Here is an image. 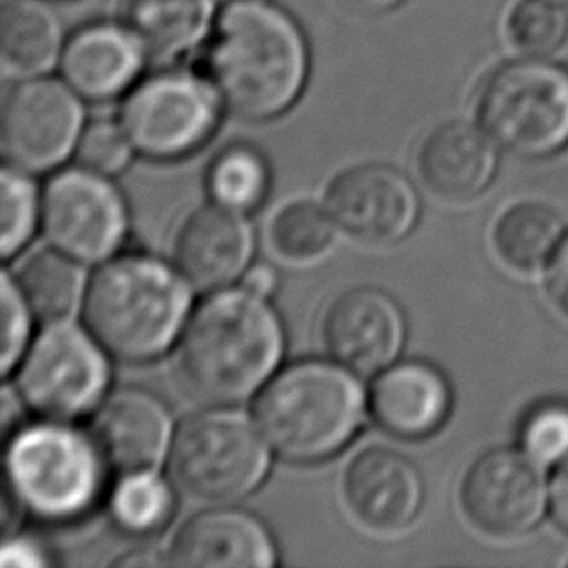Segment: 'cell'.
<instances>
[{"instance_id":"obj_14","label":"cell","mask_w":568,"mask_h":568,"mask_svg":"<svg viewBox=\"0 0 568 568\" xmlns=\"http://www.w3.org/2000/svg\"><path fill=\"white\" fill-rule=\"evenodd\" d=\"M406 324L397 302L373 286L339 293L322 317V344L353 373H377L402 351Z\"/></svg>"},{"instance_id":"obj_40","label":"cell","mask_w":568,"mask_h":568,"mask_svg":"<svg viewBox=\"0 0 568 568\" xmlns=\"http://www.w3.org/2000/svg\"><path fill=\"white\" fill-rule=\"evenodd\" d=\"M555 2H561V4H566V2H568V0H555Z\"/></svg>"},{"instance_id":"obj_32","label":"cell","mask_w":568,"mask_h":568,"mask_svg":"<svg viewBox=\"0 0 568 568\" xmlns=\"http://www.w3.org/2000/svg\"><path fill=\"white\" fill-rule=\"evenodd\" d=\"M131 149L133 144L120 122L115 124L106 120H95L82 129L73 153L80 166L102 175H111L126 166Z\"/></svg>"},{"instance_id":"obj_3","label":"cell","mask_w":568,"mask_h":568,"mask_svg":"<svg viewBox=\"0 0 568 568\" xmlns=\"http://www.w3.org/2000/svg\"><path fill=\"white\" fill-rule=\"evenodd\" d=\"M82 315L106 353L149 362L182 333L191 315L189 282L149 255L111 257L89 277Z\"/></svg>"},{"instance_id":"obj_16","label":"cell","mask_w":568,"mask_h":568,"mask_svg":"<svg viewBox=\"0 0 568 568\" xmlns=\"http://www.w3.org/2000/svg\"><path fill=\"white\" fill-rule=\"evenodd\" d=\"M182 568H266L277 564L271 530L253 513L220 506L186 519L166 548Z\"/></svg>"},{"instance_id":"obj_27","label":"cell","mask_w":568,"mask_h":568,"mask_svg":"<svg viewBox=\"0 0 568 568\" xmlns=\"http://www.w3.org/2000/svg\"><path fill=\"white\" fill-rule=\"evenodd\" d=\"M206 184L213 202L248 213L268 191L266 160L251 146H229L213 160Z\"/></svg>"},{"instance_id":"obj_13","label":"cell","mask_w":568,"mask_h":568,"mask_svg":"<svg viewBox=\"0 0 568 568\" xmlns=\"http://www.w3.org/2000/svg\"><path fill=\"white\" fill-rule=\"evenodd\" d=\"M326 211L348 235L388 244L410 233L419 215V200L402 171L371 162L351 166L331 180Z\"/></svg>"},{"instance_id":"obj_31","label":"cell","mask_w":568,"mask_h":568,"mask_svg":"<svg viewBox=\"0 0 568 568\" xmlns=\"http://www.w3.org/2000/svg\"><path fill=\"white\" fill-rule=\"evenodd\" d=\"M521 448L539 464L568 457V402L548 399L528 410L519 428Z\"/></svg>"},{"instance_id":"obj_20","label":"cell","mask_w":568,"mask_h":568,"mask_svg":"<svg viewBox=\"0 0 568 568\" xmlns=\"http://www.w3.org/2000/svg\"><path fill=\"white\" fill-rule=\"evenodd\" d=\"M493 142L484 126L464 120L444 122L422 140L417 173L439 197L470 200L495 175L497 151Z\"/></svg>"},{"instance_id":"obj_29","label":"cell","mask_w":568,"mask_h":568,"mask_svg":"<svg viewBox=\"0 0 568 568\" xmlns=\"http://www.w3.org/2000/svg\"><path fill=\"white\" fill-rule=\"evenodd\" d=\"M510 44L530 58H546L568 36V13L555 0H519L506 20Z\"/></svg>"},{"instance_id":"obj_21","label":"cell","mask_w":568,"mask_h":568,"mask_svg":"<svg viewBox=\"0 0 568 568\" xmlns=\"http://www.w3.org/2000/svg\"><path fill=\"white\" fill-rule=\"evenodd\" d=\"M142 44L129 27L89 24L73 33L62 51L67 84L89 98L106 100L122 93L140 73Z\"/></svg>"},{"instance_id":"obj_24","label":"cell","mask_w":568,"mask_h":568,"mask_svg":"<svg viewBox=\"0 0 568 568\" xmlns=\"http://www.w3.org/2000/svg\"><path fill=\"white\" fill-rule=\"evenodd\" d=\"M126 27L144 51L169 58L200 40L209 24V0H129Z\"/></svg>"},{"instance_id":"obj_1","label":"cell","mask_w":568,"mask_h":568,"mask_svg":"<svg viewBox=\"0 0 568 568\" xmlns=\"http://www.w3.org/2000/svg\"><path fill=\"white\" fill-rule=\"evenodd\" d=\"M202 71L217 100L235 115L268 120L302 93L308 51L286 11L262 0H237L217 16Z\"/></svg>"},{"instance_id":"obj_11","label":"cell","mask_w":568,"mask_h":568,"mask_svg":"<svg viewBox=\"0 0 568 568\" xmlns=\"http://www.w3.org/2000/svg\"><path fill=\"white\" fill-rule=\"evenodd\" d=\"M69 84L51 78H24L2 102L0 146L7 164L47 171L60 164L82 133V104Z\"/></svg>"},{"instance_id":"obj_18","label":"cell","mask_w":568,"mask_h":568,"mask_svg":"<svg viewBox=\"0 0 568 568\" xmlns=\"http://www.w3.org/2000/svg\"><path fill=\"white\" fill-rule=\"evenodd\" d=\"M91 437L104 462L115 470H149L171 448V417L166 406L151 393L126 388L100 404L93 415Z\"/></svg>"},{"instance_id":"obj_17","label":"cell","mask_w":568,"mask_h":568,"mask_svg":"<svg viewBox=\"0 0 568 568\" xmlns=\"http://www.w3.org/2000/svg\"><path fill=\"white\" fill-rule=\"evenodd\" d=\"M253 231L242 211L217 202L195 209L173 242L175 268L197 288H220L251 266Z\"/></svg>"},{"instance_id":"obj_7","label":"cell","mask_w":568,"mask_h":568,"mask_svg":"<svg viewBox=\"0 0 568 568\" xmlns=\"http://www.w3.org/2000/svg\"><path fill=\"white\" fill-rule=\"evenodd\" d=\"M477 113L504 149L552 155L568 146V69L530 55L508 62L484 82Z\"/></svg>"},{"instance_id":"obj_38","label":"cell","mask_w":568,"mask_h":568,"mask_svg":"<svg viewBox=\"0 0 568 568\" xmlns=\"http://www.w3.org/2000/svg\"><path fill=\"white\" fill-rule=\"evenodd\" d=\"M402 0H335V4H339L344 11L348 13H359V16H373V13H382L393 9L395 4H399Z\"/></svg>"},{"instance_id":"obj_26","label":"cell","mask_w":568,"mask_h":568,"mask_svg":"<svg viewBox=\"0 0 568 568\" xmlns=\"http://www.w3.org/2000/svg\"><path fill=\"white\" fill-rule=\"evenodd\" d=\"M109 510L124 532L149 535L169 521L173 513V493L151 468L124 473L111 493Z\"/></svg>"},{"instance_id":"obj_2","label":"cell","mask_w":568,"mask_h":568,"mask_svg":"<svg viewBox=\"0 0 568 568\" xmlns=\"http://www.w3.org/2000/svg\"><path fill=\"white\" fill-rule=\"evenodd\" d=\"M282 351L284 331L266 297L224 288L189 315L178 344V373L193 397L229 406L273 377Z\"/></svg>"},{"instance_id":"obj_23","label":"cell","mask_w":568,"mask_h":568,"mask_svg":"<svg viewBox=\"0 0 568 568\" xmlns=\"http://www.w3.org/2000/svg\"><path fill=\"white\" fill-rule=\"evenodd\" d=\"M60 29L38 0H7L0 11V58L7 73L36 75L53 64Z\"/></svg>"},{"instance_id":"obj_37","label":"cell","mask_w":568,"mask_h":568,"mask_svg":"<svg viewBox=\"0 0 568 568\" xmlns=\"http://www.w3.org/2000/svg\"><path fill=\"white\" fill-rule=\"evenodd\" d=\"M242 277H244V288H248L262 297H268L277 284L275 273L264 264H255V266L246 268V273Z\"/></svg>"},{"instance_id":"obj_22","label":"cell","mask_w":568,"mask_h":568,"mask_svg":"<svg viewBox=\"0 0 568 568\" xmlns=\"http://www.w3.org/2000/svg\"><path fill=\"white\" fill-rule=\"evenodd\" d=\"M87 284L80 260L55 246L33 251L16 273V286L31 313L49 324L64 322L78 311Z\"/></svg>"},{"instance_id":"obj_6","label":"cell","mask_w":568,"mask_h":568,"mask_svg":"<svg viewBox=\"0 0 568 568\" xmlns=\"http://www.w3.org/2000/svg\"><path fill=\"white\" fill-rule=\"evenodd\" d=\"M268 446L262 428L244 413L211 408L178 426L169 448V470L186 495L231 504L262 484Z\"/></svg>"},{"instance_id":"obj_9","label":"cell","mask_w":568,"mask_h":568,"mask_svg":"<svg viewBox=\"0 0 568 568\" xmlns=\"http://www.w3.org/2000/svg\"><path fill=\"white\" fill-rule=\"evenodd\" d=\"M217 104L204 78L164 71L146 78L126 95L120 124L142 155L175 160L209 140L217 124Z\"/></svg>"},{"instance_id":"obj_19","label":"cell","mask_w":568,"mask_h":568,"mask_svg":"<svg viewBox=\"0 0 568 568\" xmlns=\"http://www.w3.org/2000/svg\"><path fill=\"white\" fill-rule=\"evenodd\" d=\"M368 408L384 433L402 439L426 437L448 417L450 386L426 362L388 364L371 386Z\"/></svg>"},{"instance_id":"obj_25","label":"cell","mask_w":568,"mask_h":568,"mask_svg":"<svg viewBox=\"0 0 568 568\" xmlns=\"http://www.w3.org/2000/svg\"><path fill=\"white\" fill-rule=\"evenodd\" d=\"M561 242V222L539 202L508 206L493 229L497 255L517 271H532L552 257Z\"/></svg>"},{"instance_id":"obj_28","label":"cell","mask_w":568,"mask_h":568,"mask_svg":"<svg viewBox=\"0 0 568 568\" xmlns=\"http://www.w3.org/2000/svg\"><path fill=\"white\" fill-rule=\"evenodd\" d=\"M268 242L280 257L293 262L315 260L333 242V217L315 202H291L271 217Z\"/></svg>"},{"instance_id":"obj_5","label":"cell","mask_w":568,"mask_h":568,"mask_svg":"<svg viewBox=\"0 0 568 568\" xmlns=\"http://www.w3.org/2000/svg\"><path fill=\"white\" fill-rule=\"evenodd\" d=\"M104 464L93 437L55 419L16 428L7 444V481L16 504L47 521L89 513L102 495Z\"/></svg>"},{"instance_id":"obj_39","label":"cell","mask_w":568,"mask_h":568,"mask_svg":"<svg viewBox=\"0 0 568 568\" xmlns=\"http://www.w3.org/2000/svg\"><path fill=\"white\" fill-rule=\"evenodd\" d=\"M20 402H22V397H20V393H13L9 386H4L2 388V428H4V433L11 428V417L13 415H20Z\"/></svg>"},{"instance_id":"obj_4","label":"cell","mask_w":568,"mask_h":568,"mask_svg":"<svg viewBox=\"0 0 568 568\" xmlns=\"http://www.w3.org/2000/svg\"><path fill=\"white\" fill-rule=\"evenodd\" d=\"M342 364L306 359L273 375L255 399L266 442L284 457L315 462L344 448L362 426L364 390Z\"/></svg>"},{"instance_id":"obj_12","label":"cell","mask_w":568,"mask_h":568,"mask_svg":"<svg viewBox=\"0 0 568 568\" xmlns=\"http://www.w3.org/2000/svg\"><path fill=\"white\" fill-rule=\"evenodd\" d=\"M548 488L524 448H493L477 457L459 484V504L468 521L493 537L528 532L544 515Z\"/></svg>"},{"instance_id":"obj_15","label":"cell","mask_w":568,"mask_h":568,"mask_svg":"<svg viewBox=\"0 0 568 568\" xmlns=\"http://www.w3.org/2000/svg\"><path fill=\"white\" fill-rule=\"evenodd\" d=\"M342 495L351 515L366 528L399 532L417 517L424 484L406 455L390 448H366L348 462Z\"/></svg>"},{"instance_id":"obj_36","label":"cell","mask_w":568,"mask_h":568,"mask_svg":"<svg viewBox=\"0 0 568 568\" xmlns=\"http://www.w3.org/2000/svg\"><path fill=\"white\" fill-rule=\"evenodd\" d=\"M47 557L42 550L24 539H16L2 548L0 566L4 568H33V566H44Z\"/></svg>"},{"instance_id":"obj_35","label":"cell","mask_w":568,"mask_h":568,"mask_svg":"<svg viewBox=\"0 0 568 568\" xmlns=\"http://www.w3.org/2000/svg\"><path fill=\"white\" fill-rule=\"evenodd\" d=\"M548 504H550V515L555 524L564 532H568V457L561 462L559 470L552 477Z\"/></svg>"},{"instance_id":"obj_10","label":"cell","mask_w":568,"mask_h":568,"mask_svg":"<svg viewBox=\"0 0 568 568\" xmlns=\"http://www.w3.org/2000/svg\"><path fill=\"white\" fill-rule=\"evenodd\" d=\"M40 224L55 248L80 262H98L124 242L126 206L106 175L67 169L44 186Z\"/></svg>"},{"instance_id":"obj_30","label":"cell","mask_w":568,"mask_h":568,"mask_svg":"<svg viewBox=\"0 0 568 568\" xmlns=\"http://www.w3.org/2000/svg\"><path fill=\"white\" fill-rule=\"evenodd\" d=\"M40 217V202L33 182L22 169L2 171V255L11 257L31 237Z\"/></svg>"},{"instance_id":"obj_8","label":"cell","mask_w":568,"mask_h":568,"mask_svg":"<svg viewBox=\"0 0 568 568\" xmlns=\"http://www.w3.org/2000/svg\"><path fill=\"white\" fill-rule=\"evenodd\" d=\"M18 393L38 415L69 422L95 408L109 386L104 346L71 322H51L18 366Z\"/></svg>"},{"instance_id":"obj_33","label":"cell","mask_w":568,"mask_h":568,"mask_svg":"<svg viewBox=\"0 0 568 568\" xmlns=\"http://www.w3.org/2000/svg\"><path fill=\"white\" fill-rule=\"evenodd\" d=\"M31 308L18 291L16 282L9 275H2V317H4V339H2V373H11L24 355L29 328H31Z\"/></svg>"},{"instance_id":"obj_34","label":"cell","mask_w":568,"mask_h":568,"mask_svg":"<svg viewBox=\"0 0 568 568\" xmlns=\"http://www.w3.org/2000/svg\"><path fill=\"white\" fill-rule=\"evenodd\" d=\"M548 291L557 306L568 315V235L561 237L548 266Z\"/></svg>"}]
</instances>
